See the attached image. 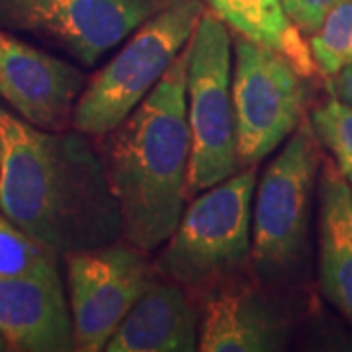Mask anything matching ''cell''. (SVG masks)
<instances>
[{"label":"cell","mask_w":352,"mask_h":352,"mask_svg":"<svg viewBox=\"0 0 352 352\" xmlns=\"http://www.w3.org/2000/svg\"><path fill=\"white\" fill-rule=\"evenodd\" d=\"M327 88L331 96L339 98L340 102L352 106V65L340 69L337 75L329 76Z\"/></svg>","instance_id":"20"},{"label":"cell","mask_w":352,"mask_h":352,"mask_svg":"<svg viewBox=\"0 0 352 352\" xmlns=\"http://www.w3.org/2000/svg\"><path fill=\"white\" fill-rule=\"evenodd\" d=\"M168 0H0V30L24 32L94 67Z\"/></svg>","instance_id":"9"},{"label":"cell","mask_w":352,"mask_h":352,"mask_svg":"<svg viewBox=\"0 0 352 352\" xmlns=\"http://www.w3.org/2000/svg\"><path fill=\"white\" fill-rule=\"evenodd\" d=\"M75 351L100 352L159 276L147 252L126 239L63 256Z\"/></svg>","instance_id":"8"},{"label":"cell","mask_w":352,"mask_h":352,"mask_svg":"<svg viewBox=\"0 0 352 352\" xmlns=\"http://www.w3.org/2000/svg\"><path fill=\"white\" fill-rule=\"evenodd\" d=\"M233 104L241 166L276 151L302 124L309 88L288 59L235 34Z\"/></svg>","instance_id":"7"},{"label":"cell","mask_w":352,"mask_h":352,"mask_svg":"<svg viewBox=\"0 0 352 352\" xmlns=\"http://www.w3.org/2000/svg\"><path fill=\"white\" fill-rule=\"evenodd\" d=\"M342 0H284V8L294 25L305 38L314 36L321 28L327 14Z\"/></svg>","instance_id":"19"},{"label":"cell","mask_w":352,"mask_h":352,"mask_svg":"<svg viewBox=\"0 0 352 352\" xmlns=\"http://www.w3.org/2000/svg\"><path fill=\"white\" fill-rule=\"evenodd\" d=\"M321 163V143L303 118L263 170L252 200L251 270L264 282L286 286L302 268Z\"/></svg>","instance_id":"4"},{"label":"cell","mask_w":352,"mask_h":352,"mask_svg":"<svg viewBox=\"0 0 352 352\" xmlns=\"http://www.w3.org/2000/svg\"><path fill=\"white\" fill-rule=\"evenodd\" d=\"M200 302L173 280L157 276L118 325L108 352H194L200 342Z\"/></svg>","instance_id":"13"},{"label":"cell","mask_w":352,"mask_h":352,"mask_svg":"<svg viewBox=\"0 0 352 352\" xmlns=\"http://www.w3.org/2000/svg\"><path fill=\"white\" fill-rule=\"evenodd\" d=\"M190 173L188 196L239 173L233 104V47L227 25L204 10L188 43L186 69Z\"/></svg>","instance_id":"6"},{"label":"cell","mask_w":352,"mask_h":352,"mask_svg":"<svg viewBox=\"0 0 352 352\" xmlns=\"http://www.w3.org/2000/svg\"><path fill=\"white\" fill-rule=\"evenodd\" d=\"M317 201L319 284L352 325V188L331 159L321 163Z\"/></svg>","instance_id":"14"},{"label":"cell","mask_w":352,"mask_h":352,"mask_svg":"<svg viewBox=\"0 0 352 352\" xmlns=\"http://www.w3.org/2000/svg\"><path fill=\"white\" fill-rule=\"evenodd\" d=\"M254 190L256 164L200 192L155 261L159 276L200 300L219 282L251 268Z\"/></svg>","instance_id":"3"},{"label":"cell","mask_w":352,"mask_h":352,"mask_svg":"<svg viewBox=\"0 0 352 352\" xmlns=\"http://www.w3.org/2000/svg\"><path fill=\"white\" fill-rule=\"evenodd\" d=\"M186 69L188 45L145 100L100 138L102 161L122 212V239L147 254L175 233L188 198Z\"/></svg>","instance_id":"2"},{"label":"cell","mask_w":352,"mask_h":352,"mask_svg":"<svg viewBox=\"0 0 352 352\" xmlns=\"http://www.w3.org/2000/svg\"><path fill=\"white\" fill-rule=\"evenodd\" d=\"M204 4L235 34L280 53L305 78L315 76L309 43L289 20L284 0H204Z\"/></svg>","instance_id":"15"},{"label":"cell","mask_w":352,"mask_h":352,"mask_svg":"<svg viewBox=\"0 0 352 352\" xmlns=\"http://www.w3.org/2000/svg\"><path fill=\"white\" fill-rule=\"evenodd\" d=\"M80 131H45L0 106V212L61 256L124 237L100 151Z\"/></svg>","instance_id":"1"},{"label":"cell","mask_w":352,"mask_h":352,"mask_svg":"<svg viewBox=\"0 0 352 352\" xmlns=\"http://www.w3.org/2000/svg\"><path fill=\"white\" fill-rule=\"evenodd\" d=\"M307 43L317 73L325 78L352 65V0L339 2Z\"/></svg>","instance_id":"17"},{"label":"cell","mask_w":352,"mask_h":352,"mask_svg":"<svg viewBox=\"0 0 352 352\" xmlns=\"http://www.w3.org/2000/svg\"><path fill=\"white\" fill-rule=\"evenodd\" d=\"M0 276L61 278V254L30 237L0 212Z\"/></svg>","instance_id":"16"},{"label":"cell","mask_w":352,"mask_h":352,"mask_svg":"<svg viewBox=\"0 0 352 352\" xmlns=\"http://www.w3.org/2000/svg\"><path fill=\"white\" fill-rule=\"evenodd\" d=\"M0 335L10 351H75L63 278L0 276Z\"/></svg>","instance_id":"12"},{"label":"cell","mask_w":352,"mask_h":352,"mask_svg":"<svg viewBox=\"0 0 352 352\" xmlns=\"http://www.w3.org/2000/svg\"><path fill=\"white\" fill-rule=\"evenodd\" d=\"M307 118L319 143L331 153L352 188V106L331 96L319 102Z\"/></svg>","instance_id":"18"},{"label":"cell","mask_w":352,"mask_h":352,"mask_svg":"<svg viewBox=\"0 0 352 352\" xmlns=\"http://www.w3.org/2000/svg\"><path fill=\"white\" fill-rule=\"evenodd\" d=\"M201 352L284 351L292 311L280 286L264 282L251 268L208 289L200 300Z\"/></svg>","instance_id":"10"},{"label":"cell","mask_w":352,"mask_h":352,"mask_svg":"<svg viewBox=\"0 0 352 352\" xmlns=\"http://www.w3.org/2000/svg\"><path fill=\"white\" fill-rule=\"evenodd\" d=\"M204 10V0H168L138 25L122 51L80 92L73 129L100 139L120 126L188 45Z\"/></svg>","instance_id":"5"},{"label":"cell","mask_w":352,"mask_h":352,"mask_svg":"<svg viewBox=\"0 0 352 352\" xmlns=\"http://www.w3.org/2000/svg\"><path fill=\"white\" fill-rule=\"evenodd\" d=\"M85 87L78 67L0 30V98L24 122L45 131L69 129Z\"/></svg>","instance_id":"11"},{"label":"cell","mask_w":352,"mask_h":352,"mask_svg":"<svg viewBox=\"0 0 352 352\" xmlns=\"http://www.w3.org/2000/svg\"><path fill=\"white\" fill-rule=\"evenodd\" d=\"M6 351H10V346H8V342L4 340V337L0 335V352H6Z\"/></svg>","instance_id":"21"}]
</instances>
